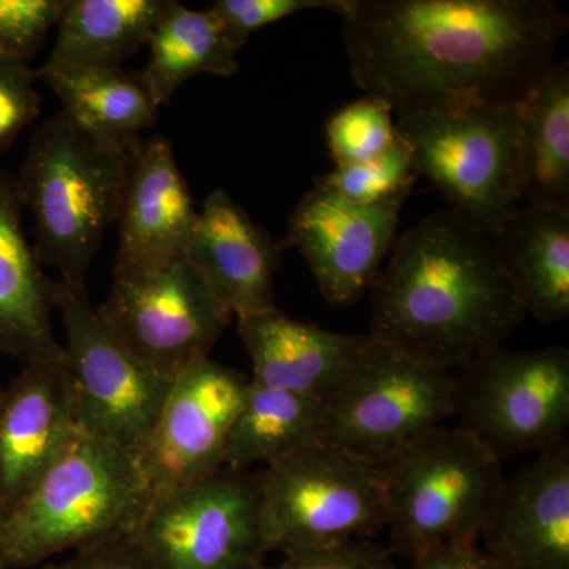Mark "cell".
<instances>
[{"mask_svg":"<svg viewBox=\"0 0 569 569\" xmlns=\"http://www.w3.org/2000/svg\"><path fill=\"white\" fill-rule=\"evenodd\" d=\"M410 561V569H501L477 545L438 546Z\"/></svg>","mask_w":569,"mask_h":569,"instance_id":"836d02e7","label":"cell"},{"mask_svg":"<svg viewBox=\"0 0 569 569\" xmlns=\"http://www.w3.org/2000/svg\"><path fill=\"white\" fill-rule=\"evenodd\" d=\"M152 492L137 456L78 433L17 505L0 535V568H33L132 535Z\"/></svg>","mask_w":569,"mask_h":569,"instance_id":"3957f363","label":"cell"},{"mask_svg":"<svg viewBox=\"0 0 569 569\" xmlns=\"http://www.w3.org/2000/svg\"><path fill=\"white\" fill-rule=\"evenodd\" d=\"M392 114L387 102L367 96L337 111L326 126L336 167L366 162L387 152L399 138Z\"/></svg>","mask_w":569,"mask_h":569,"instance_id":"4316f807","label":"cell"},{"mask_svg":"<svg viewBox=\"0 0 569 569\" xmlns=\"http://www.w3.org/2000/svg\"><path fill=\"white\" fill-rule=\"evenodd\" d=\"M2 388H3L2 385H0V391H2Z\"/></svg>","mask_w":569,"mask_h":569,"instance_id":"d590c367","label":"cell"},{"mask_svg":"<svg viewBox=\"0 0 569 569\" xmlns=\"http://www.w3.org/2000/svg\"><path fill=\"white\" fill-rule=\"evenodd\" d=\"M66 362L22 366L0 391V497L7 515L80 433Z\"/></svg>","mask_w":569,"mask_h":569,"instance_id":"2e32d148","label":"cell"},{"mask_svg":"<svg viewBox=\"0 0 569 569\" xmlns=\"http://www.w3.org/2000/svg\"><path fill=\"white\" fill-rule=\"evenodd\" d=\"M36 82L29 63L0 61V153L39 116Z\"/></svg>","mask_w":569,"mask_h":569,"instance_id":"4dcf8cb0","label":"cell"},{"mask_svg":"<svg viewBox=\"0 0 569 569\" xmlns=\"http://www.w3.org/2000/svg\"><path fill=\"white\" fill-rule=\"evenodd\" d=\"M198 213L171 141L141 138L127 160L116 263L151 268L186 257Z\"/></svg>","mask_w":569,"mask_h":569,"instance_id":"e0dca14e","label":"cell"},{"mask_svg":"<svg viewBox=\"0 0 569 569\" xmlns=\"http://www.w3.org/2000/svg\"><path fill=\"white\" fill-rule=\"evenodd\" d=\"M326 406L310 397L247 383L244 399L224 448L223 467L247 470L323 443Z\"/></svg>","mask_w":569,"mask_h":569,"instance_id":"cb8c5ba5","label":"cell"},{"mask_svg":"<svg viewBox=\"0 0 569 569\" xmlns=\"http://www.w3.org/2000/svg\"><path fill=\"white\" fill-rule=\"evenodd\" d=\"M452 417L455 373L369 336L353 376L326 406L323 443L383 468Z\"/></svg>","mask_w":569,"mask_h":569,"instance_id":"ba28073f","label":"cell"},{"mask_svg":"<svg viewBox=\"0 0 569 569\" xmlns=\"http://www.w3.org/2000/svg\"><path fill=\"white\" fill-rule=\"evenodd\" d=\"M7 519V508L3 505L2 497H0V535H2L3 523H6ZM2 569V568H0Z\"/></svg>","mask_w":569,"mask_h":569,"instance_id":"e575fe53","label":"cell"},{"mask_svg":"<svg viewBox=\"0 0 569 569\" xmlns=\"http://www.w3.org/2000/svg\"><path fill=\"white\" fill-rule=\"evenodd\" d=\"M167 0H69L47 62L121 67L148 44Z\"/></svg>","mask_w":569,"mask_h":569,"instance_id":"484cf974","label":"cell"},{"mask_svg":"<svg viewBox=\"0 0 569 569\" xmlns=\"http://www.w3.org/2000/svg\"><path fill=\"white\" fill-rule=\"evenodd\" d=\"M41 569H144L132 535L104 542L96 548L73 552L61 563L48 565Z\"/></svg>","mask_w":569,"mask_h":569,"instance_id":"d6a6232c","label":"cell"},{"mask_svg":"<svg viewBox=\"0 0 569 569\" xmlns=\"http://www.w3.org/2000/svg\"><path fill=\"white\" fill-rule=\"evenodd\" d=\"M149 62L141 71L153 102L173 99L176 91L198 74L231 77L239 69L238 58L219 18L211 10H193L167 0L149 37Z\"/></svg>","mask_w":569,"mask_h":569,"instance_id":"d4e9b609","label":"cell"},{"mask_svg":"<svg viewBox=\"0 0 569 569\" xmlns=\"http://www.w3.org/2000/svg\"><path fill=\"white\" fill-rule=\"evenodd\" d=\"M69 0H0V61L29 63Z\"/></svg>","mask_w":569,"mask_h":569,"instance_id":"f1b7e54d","label":"cell"},{"mask_svg":"<svg viewBox=\"0 0 569 569\" xmlns=\"http://www.w3.org/2000/svg\"><path fill=\"white\" fill-rule=\"evenodd\" d=\"M236 321L252 361L250 380L325 406L346 387L369 342V336L339 335L293 320L277 307Z\"/></svg>","mask_w":569,"mask_h":569,"instance_id":"d6986e66","label":"cell"},{"mask_svg":"<svg viewBox=\"0 0 569 569\" xmlns=\"http://www.w3.org/2000/svg\"><path fill=\"white\" fill-rule=\"evenodd\" d=\"M33 73L58 96L67 118L129 151L159 118L141 71L44 62Z\"/></svg>","mask_w":569,"mask_h":569,"instance_id":"7402d4cb","label":"cell"},{"mask_svg":"<svg viewBox=\"0 0 569 569\" xmlns=\"http://www.w3.org/2000/svg\"><path fill=\"white\" fill-rule=\"evenodd\" d=\"M247 383L249 378L211 358L200 359L174 378L137 456L152 496L223 468Z\"/></svg>","mask_w":569,"mask_h":569,"instance_id":"4fadbf2b","label":"cell"},{"mask_svg":"<svg viewBox=\"0 0 569 569\" xmlns=\"http://www.w3.org/2000/svg\"><path fill=\"white\" fill-rule=\"evenodd\" d=\"M370 290L369 336L452 373L503 347L527 317L489 236L451 209L408 230Z\"/></svg>","mask_w":569,"mask_h":569,"instance_id":"7a4b0ae2","label":"cell"},{"mask_svg":"<svg viewBox=\"0 0 569 569\" xmlns=\"http://www.w3.org/2000/svg\"><path fill=\"white\" fill-rule=\"evenodd\" d=\"M527 316L545 325L569 316V211L522 203L489 234Z\"/></svg>","mask_w":569,"mask_h":569,"instance_id":"44dd1931","label":"cell"},{"mask_svg":"<svg viewBox=\"0 0 569 569\" xmlns=\"http://www.w3.org/2000/svg\"><path fill=\"white\" fill-rule=\"evenodd\" d=\"M339 14L356 84L396 114L516 104L568 31L549 0H346Z\"/></svg>","mask_w":569,"mask_h":569,"instance_id":"6da1fadb","label":"cell"},{"mask_svg":"<svg viewBox=\"0 0 569 569\" xmlns=\"http://www.w3.org/2000/svg\"><path fill=\"white\" fill-rule=\"evenodd\" d=\"M132 539L144 569H264L257 473L223 467L152 496Z\"/></svg>","mask_w":569,"mask_h":569,"instance_id":"9c48e42d","label":"cell"},{"mask_svg":"<svg viewBox=\"0 0 569 569\" xmlns=\"http://www.w3.org/2000/svg\"><path fill=\"white\" fill-rule=\"evenodd\" d=\"M456 417L496 458L541 455L565 443L569 351L503 347L455 372Z\"/></svg>","mask_w":569,"mask_h":569,"instance_id":"30bf717a","label":"cell"},{"mask_svg":"<svg viewBox=\"0 0 569 569\" xmlns=\"http://www.w3.org/2000/svg\"><path fill=\"white\" fill-rule=\"evenodd\" d=\"M346 0H217L211 10L219 18L224 36L238 52L258 29L305 10L340 13Z\"/></svg>","mask_w":569,"mask_h":569,"instance_id":"f546056e","label":"cell"},{"mask_svg":"<svg viewBox=\"0 0 569 569\" xmlns=\"http://www.w3.org/2000/svg\"><path fill=\"white\" fill-rule=\"evenodd\" d=\"M520 201L569 211V66L552 63L518 102Z\"/></svg>","mask_w":569,"mask_h":569,"instance_id":"603a6c76","label":"cell"},{"mask_svg":"<svg viewBox=\"0 0 569 569\" xmlns=\"http://www.w3.org/2000/svg\"><path fill=\"white\" fill-rule=\"evenodd\" d=\"M411 189L373 204L343 200L318 179L288 220L282 249L305 254L326 301L353 305L372 287Z\"/></svg>","mask_w":569,"mask_h":569,"instance_id":"5bb4252c","label":"cell"},{"mask_svg":"<svg viewBox=\"0 0 569 569\" xmlns=\"http://www.w3.org/2000/svg\"><path fill=\"white\" fill-rule=\"evenodd\" d=\"M383 471L391 550L408 560L438 546L477 545L505 479L485 445L443 426Z\"/></svg>","mask_w":569,"mask_h":569,"instance_id":"5b68a950","label":"cell"},{"mask_svg":"<svg viewBox=\"0 0 569 569\" xmlns=\"http://www.w3.org/2000/svg\"><path fill=\"white\" fill-rule=\"evenodd\" d=\"M257 478L269 552L295 556L387 529L383 468L331 445L276 460Z\"/></svg>","mask_w":569,"mask_h":569,"instance_id":"8992f818","label":"cell"},{"mask_svg":"<svg viewBox=\"0 0 569 569\" xmlns=\"http://www.w3.org/2000/svg\"><path fill=\"white\" fill-rule=\"evenodd\" d=\"M417 178L411 164L410 146L399 132V138L387 152L366 162L336 167L320 181L343 200L373 204L402 190L413 189Z\"/></svg>","mask_w":569,"mask_h":569,"instance_id":"83f0119b","label":"cell"},{"mask_svg":"<svg viewBox=\"0 0 569 569\" xmlns=\"http://www.w3.org/2000/svg\"><path fill=\"white\" fill-rule=\"evenodd\" d=\"M22 209L17 181L0 171V353L22 366L61 361L51 320L56 282L26 238Z\"/></svg>","mask_w":569,"mask_h":569,"instance_id":"ffe728a7","label":"cell"},{"mask_svg":"<svg viewBox=\"0 0 569 569\" xmlns=\"http://www.w3.org/2000/svg\"><path fill=\"white\" fill-rule=\"evenodd\" d=\"M62 318L63 362L82 432L138 456L173 380L153 372L108 332L86 288L54 283Z\"/></svg>","mask_w":569,"mask_h":569,"instance_id":"7c38bea8","label":"cell"},{"mask_svg":"<svg viewBox=\"0 0 569 569\" xmlns=\"http://www.w3.org/2000/svg\"><path fill=\"white\" fill-rule=\"evenodd\" d=\"M479 537L501 569H569L567 441L503 479Z\"/></svg>","mask_w":569,"mask_h":569,"instance_id":"9a60e30c","label":"cell"},{"mask_svg":"<svg viewBox=\"0 0 569 569\" xmlns=\"http://www.w3.org/2000/svg\"><path fill=\"white\" fill-rule=\"evenodd\" d=\"M396 126L410 146L415 174L429 179L451 211L482 233L522 204L518 103L402 112Z\"/></svg>","mask_w":569,"mask_h":569,"instance_id":"52a82bcc","label":"cell"},{"mask_svg":"<svg viewBox=\"0 0 569 569\" xmlns=\"http://www.w3.org/2000/svg\"><path fill=\"white\" fill-rule=\"evenodd\" d=\"M283 249L224 190L200 213L187 258L231 317L274 309V279Z\"/></svg>","mask_w":569,"mask_h":569,"instance_id":"ac0fdd59","label":"cell"},{"mask_svg":"<svg viewBox=\"0 0 569 569\" xmlns=\"http://www.w3.org/2000/svg\"><path fill=\"white\" fill-rule=\"evenodd\" d=\"M96 312L126 350L171 380L209 358L233 318L187 254L151 268L116 263Z\"/></svg>","mask_w":569,"mask_h":569,"instance_id":"8fae6325","label":"cell"},{"mask_svg":"<svg viewBox=\"0 0 569 569\" xmlns=\"http://www.w3.org/2000/svg\"><path fill=\"white\" fill-rule=\"evenodd\" d=\"M129 149L82 129L63 112L36 133L17 181L36 224L33 252L59 282L84 288L89 266L116 223Z\"/></svg>","mask_w":569,"mask_h":569,"instance_id":"277c9868","label":"cell"},{"mask_svg":"<svg viewBox=\"0 0 569 569\" xmlns=\"http://www.w3.org/2000/svg\"><path fill=\"white\" fill-rule=\"evenodd\" d=\"M264 569H397L391 550L369 539H353L329 548L284 557L277 567Z\"/></svg>","mask_w":569,"mask_h":569,"instance_id":"1f68e13d","label":"cell"}]
</instances>
